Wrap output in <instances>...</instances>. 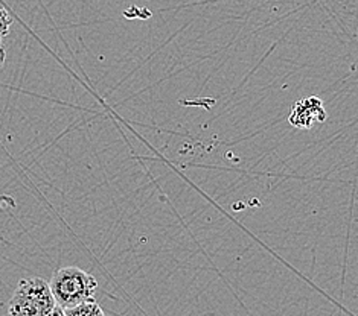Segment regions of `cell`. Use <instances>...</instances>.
Here are the masks:
<instances>
[{
  "label": "cell",
  "mask_w": 358,
  "mask_h": 316,
  "mask_svg": "<svg viewBox=\"0 0 358 316\" xmlns=\"http://www.w3.org/2000/svg\"><path fill=\"white\" fill-rule=\"evenodd\" d=\"M48 285L55 304L66 310L95 300L98 280L78 266H67L54 272Z\"/></svg>",
  "instance_id": "obj_1"
},
{
  "label": "cell",
  "mask_w": 358,
  "mask_h": 316,
  "mask_svg": "<svg viewBox=\"0 0 358 316\" xmlns=\"http://www.w3.org/2000/svg\"><path fill=\"white\" fill-rule=\"evenodd\" d=\"M49 285L40 277L23 278L8 306V316H48L55 309Z\"/></svg>",
  "instance_id": "obj_2"
},
{
  "label": "cell",
  "mask_w": 358,
  "mask_h": 316,
  "mask_svg": "<svg viewBox=\"0 0 358 316\" xmlns=\"http://www.w3.org/2000/svg\"><path fill=\"white\" fill-rule=\"evenodd\" d=\"M325 119L327 110L323 107L322 99L317 96H310L296 102L288 116V122L299 130H311L314 125L325 122Z\"/></svg>",
  "instance_id": "obj_3"
},
{
  "label": "cell",
  "mask_w": 358,
  "mask_h": 316,
  "mask_svg": "<svg viewBox=\"0 0 358 316\" xmlns=\"http://www.w3.org/2000/svg\"><path fill=\"white\" fill-rule=\"evenodd\" d=\"M63 312H64V316H106L104 310L101 309V306L95 300L81 303Z\"/></svg>",
  "instance_id": "obj_4"
},
{
  "label": "cell",
  "mask_w": 358,
  "mask_h": 316,
  "mask_svg": "<svg viewBox=\"0 0 358 316\" xmlns=\"http://www.w3.org/2000/svg\"><path fill=\"white\" fill-rule=\"evenodd\" d=\"M11 27H13L11 14L8 13V10H5L2 5H0V41L10 33Z\"/></svg>",
  "instance_id": "obj_5"
},
{
  "label": "cell",
  "mask_w": 358,
  "mask_h": 316,
  "mask_svg": "<svg viewBox=\"0 0 358 316\" xmlns=\"http://www.w3.org/2000/svg\"><path fill=\"white\" fill-rule=\"evenodd\" d=\"M5 58H6L5 47H3V45H2V41H0V69H2L3 64H5Z\"/></svg>",
  "instance_id": "obj_6"
},
{
  "label": "cell",
  "mask_w": 358,
  "mask_h": 316,
  "mask_svg": "<svg viewBox=\"0 0 358 316\" xmlns=\"http://www.w3.org/2000/svg\"><path fill=\"white\" fill-rule=\"evenodd\" d=\"M48 316H64V312H63V309H59L58 306H55V309L50 312Z\"/></svg>",
  "instance_id": "obj_7"
}]
</instances>
